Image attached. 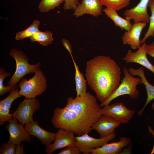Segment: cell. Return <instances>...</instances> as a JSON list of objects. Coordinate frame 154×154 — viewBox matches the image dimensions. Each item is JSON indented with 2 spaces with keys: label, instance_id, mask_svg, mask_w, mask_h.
I'll use <instances>...</instances> for the list:
<instances>
[{
  "label": "cell",
  "instance_id": "obj_16",
  "mask_svg": "<svg viewBox=\"0 0 154 154\" xmlns=\"http://www.w3.org/2000/svg\"><path fill=\"white\" fill-rule=\"evenodd\" d=\"M102 5L100 0H82L74 10L73 15L77 17L85 14L97 17L101 15Z\"/></svg>",
  "mask_w": 154,
  "mask_h": 154
},
{
  "label": "cell",
  "instance_id": "obj_13",
  "mask_svg": "<svg viewBox=\"0 0 154 154\" xmlns=\"http://www.w3.org/2000/svg\"><path fill=\"white\" fill-rule=\"evenodd\" d=\"M145 22L134 23L129 31H125L122 35L121 39L123 44L129 45L131 49H137L141 45L140 36L143 29L146 26Z\"/></svg>",
  "mask_w": 154,
  "mask_h": 154
},
{
  "label": "cell",
  "instance_id": "obj_18",
  "mask_svg": "<svg viewBox=\"0 0 154 154\" xmlns=\"http://www.w3.org/2000/svg\"><path fill=\"white\" fill-rule=\"evenodd\" d=\"M17 88L10 92L9 94L0 101V125H3L6 121H9L12 118L9 113L10 109L13 102L16 99L21 96L19 94Z\"/></svg>",
  "mask_w": 154,
  "mask_h": 154
},
{
  "label": "cell",
  "instance_id": "obj_34",
  "mask_svg": "<svg viewBox=\"0 0 154 154\" xmlns=\"http://www.w3.org/2000/svg\"><path fill=\"white\" fill-rule=\"evenodd\" d=\"M148 128H149V131L151 133H152V134L154 135L153 136H154V133L151 128L149 126ZM154 153V147H153V149L151 152V154H153Z\"/></svg>",
  "mask_w": 154,
  "mask_h": 154
},
{
  "label": "cell",
  "instance_id": "obj_30",
  "mask_svg": "<svg viewBox=\"0 0 154 154\" xmlns=\"http://www.w3.org/2000/svg\"><path fill=\"white\" fill-rule=\"evenodd\" d=\"M81 152L78 148L76 145L66 147L62 149L58 154H80Z\"/></svg>",
  "mask_w": 154,
  "mask_h": 154
},
{
  "label": "cell",
  "instance_id": "obj_9",
  "mask_svg": "<svg viewBox=\"0 0 154 154\" xmlns=\"http://www.w3.org/2000/svg\"><path fill=\"white\" fill-rule=\"evenodd\" d=\"M73 131L59 128L56 133L54 142L46 146V152L47 154H52L55 150L75 145L76 138Z\"/></svg>",
  "mask_w": 154,
  "mask_h": 154
},
{
  "label": "cell",
  "instance_id": "obj_28",
  "mask_svg": "<svg viewBox=\"0 0 154 154\" xmlns=\"http://www.w3.org/2000/svg\"><path fill=\"white\" fill-rule=\"evenodd\" d=\"M16 145L8 142L3 143L0 147V154H15Z\"/></svg>",
  "mask_w": 154,
  "mask_h": 154
},
{
  "label": "cell",
  "instance_id": "obj_6",
  "mask_svg": "<svg viewBox=\"0 0 154 154\" xmlns=\"http://www.w3.org/2000/svg\"><path fill=\"white\" fill-rule=\"evenodd\" d=\"M40 104L38 99L26 98L20 102L16 110L11 114L12 117L17 119L22 125L34 121L33 115L40 108Z\"/></svg>",
  "mask_w": 154,
  "mask_h": 154
},
{
  "label": "cell",
  "instance_id": "obj_29",
  "mask_svg": "<svg viewBox=\"0 0 154 154\" xmlns=\"http://www.w3.org/2000/svg\"><path fill=\"white\" fill-rule=\"evenodd\" d=\"M79 0H64L63 9L67 10H74L80 4Z\"/></svg>",
  "mask_w": 154,
  "mask_h": 154
},
{
  "label": "cell",
  "instance_id": "obj_19",
  "mask_svg": "<svg viewBox=\"0 0 154 154\" xmlns=\"http://www.w3.org/2000/svg\"><path fill=\"white\" fill-rule=\"evenodd\" d=\"M128 70L129 73L132 76H139L141 79V84H143L145 87L147 92V98L144 106L137 113L138 116L142 115L145 108L149 103L154 99V86L151 84L147 81L145 74L144 69L141 67L135 69L129 67Z\"/></svg>",
  "mask_w": 154,
  "mask_h": 154
},
{
  "label": "cell",
  "instance_id": "obj_8",
  "mask_svg": "<svg viewBox=\"0 0 154 154\" xmlns=\"http://www.w3.org/2000/svg\"><path fill=\"white\" fill-rule=\"evenodd\" d=\"M116 135L114 133L103 138H96L86 133L75 137V145L79 149L81 153L84 154L90 153L91 150L94 148L101 147L114 139Z\"/></svg>",
  "mask_w": 154,
  "mask_h": 154
},
{
  "label": "cell",
  "instance_id": "obj_21",
  "mask_svg": "<svg viewBox=\"0 0 154 154\" xmlns=\"http://www.w3.org/2000/svg\"><path fill=\"white\" fill-rule=\"evenodd\" d=\"M75 69V80L76 84V90L77 96L84 95L86 92V80L80 71L78 66L75 62L73 56H71Z\"/></svg>",
  "mask_w": 154,
  "mask_h": 154
},
{
  "label": "cell",
  "instance_id": "obj_24",
  "mask_svg": "<svg viewBox=\"0 0 154 154\" xmlns=\"http://www.w3.org/2000/svg\"><path fill=\"white\" fill-rule=\"evenodd\" d=\"M107 8L119 11L128 6L131 0H100Z\"/></svg>",
  "mask_w": 154,
  "mask_h": 154
},
{
  "label": "cell",
  "instance_id": "obj_10",
  "mask_svg": "<svg viewBox=\"0 0 154 154\" xmlns=\"http://www.w3.org/2000/svg\"><path fill=\"white\" fill-rule=\"evenodd\" d=\"M8 121L5 126L9 134L8 142L17 145L22 141H32L30 135L23 125L18 123L17 119L12 117Z\"/></svg>",
  "mask_w": 154,
  "mask_h": 154
},
{
  "label": "cell",
  "instance_id": "obj_22",
  "mask_svg": "<svg viewBox=\"0 0 154 154\" xmlns=\"http://www.w3.org/2000/svg\"><path fill=\"white\" fill-rule=\"evenodd\" d=\"M29 38L31 42H37L44 46L51 44L54 40L52 33L48 31L44 32L39 31Z\"/></svg>",
  "mask_w": 154,
  "mask_h": 154
},
{
  "label": "cell",
  "instance_id": "obj_11",
  "mask_svg": "<svg viewBox=\"0 0 154 154\" xmlns=\"http://www.w3.org/2000/svg\"><path fill=\"white\" fill-rule=\"evenodd\" d=\"M146 45L145 43L142 44L134 52L131 49H128L123 59L126 64L134 63L139 64L154 74V66L149 61L147 56Z\"/></svg>",
  "mask_w": 154,
  "mask_h": 154
},
{
  "label": "cell",
  "instance_id": "obj_33",
  "mask_svg": "<svg viewBox=\"0 0 154 154\" xmlns=\"http://www.w3.org/2000/svg\"><path fill=\"white\" fill-rule=\"evenodd\" d=\"M25 154L23 144H18L16 145L15 154Z\"/></svg>",
  "mask_w": 154,
  "mask_h": 154
},
{
  "label": "cell",
  "instance_id": "obj_27",
  "mask_svg": "<svg viewBox=\"0 0 154 154\" xmlns=\"http://www.w3.org/2000/svg\"><path fill=\"white\" fill-rule=\"evenodd\" d=\"M64 0H41L38 8L41 13H46L54 9L64 1Z\"/></svg>",
  "mask_w": 154,
  "mask_h": 154
},
{
  "label": "cell",
  "instance_id": "obj_5",
  "mask_svg": "<svg viewBox=\"0 0 154 154\" xmlns=\"http://www.w3.org/2000/svg\"><path fill=\"white\" fill-rule=\"evenodd\" d=\"M9 55L15 60L16 63L15 72L8 82L7 86H14L27 74L35 73L40 69L41 64L38 62L31 64L29 59L22 51L15 48L11 50Z\"/></svg>",
  "mask_w": 154,
  "mask_h": 154
},
{
  "label": "cell",
  "instance_id": "obj_26",
  "mask_svg": "<svg viewBox=\"0 0 154 154\" xmlns=\"http://www.w3.org/2000/svg\"><path fill=\"white\" fill-rule=\"evenodd\" d=\"M148 6L150 9L151 15L148 30L143 38L141 40V44L145 43L146 39L150 36L154 37V0H150Z\"/></svg>",
  "mask_w": 154,
  "mask_h": 154
},
{
  "label": "cell",
  "instance_id": "obj_12",
  "mask_svg": "<svg viewBox=\"0 0 154 154\" xmlns=\"http://www.w3.org/2000/svg\"><path fill=\"white\" fill-rule=\"evenodd\" d=\"M150 0H141L137 5L131 9H126L123 13L125 18L134 23L149 22L150 17L147 11V8Z\"/></svg>",
  "mask_w": 154,
  "mask_h": 154
},
{
  "label": "cell",
  "instance_id": "obj_32",
  "mask_svg": "<svg viewBox=\"0 0 154 154\" xmlns=\"http://www.w3.org/2000/svg\"><path fill=\"white\" fill-rule=\"evenodd\" d=\"M62 42L63 45L69 52L71 56H72V46L69 41L63 38L62 40Z\"/></svg>",
  "mask_w": 154,
  "mask_h": 154
},
{
  "label": "cell",
  "instance_id": "obj_14",
  "mask_svg": "<svg viewBox=\"0 0 154 154\" xmlns=\"http://www.w3.org/2000/svg\"><path fill=\"white\" fill-rule=\"evenodd\" d=\"M120 124L109 116L102 115L98 120L92 126V129L96 130L100 138L107 137L114 133Z\"/></svg>",
  "mask_w": 154,
  "mask_h": 154
},
{
  "label": "cell",
  "instance_id": "obj_1",
  "mask_svg": "<svg viewBox=\"0 0 154 154\" xmlns=\"http://www.w3.org/2000/svg\"><path fill=\"white\" fill-rule=\"evenodd\" d=\"M102 115L97 98L88 92L74 98H68L65 107L54 109L51 121L56 128L71 131L80 136L91 132L92 125Z\"/></svg>",
  "mask_w": 154,
  "mask_h": 154
},
{
  "label": "cell",
  "instance_id": "obj_17",
  "mask_svg": "<svg viewBox=\"0 0 154 154\" xmlns=\"http://www.w3.org/2000/svg\"><path fill=\"white\" fill-rule=\"evenodd\" d=\"M131 140L129 137H123L117 142L107 143L102 147L92 149V154H115L120 151L124 148L131 143Z\"/></svg>",
  "mask_w": 154,
  "mask_h": 154
},
{
  "label": "cell",
  "instance_id": "obj_20",
  "mask_svg": "<svg viewBox=\"0 0 154 154\" xmlns=\"http://www.w3.org/2000/svg\"><path fill=\"white\" fill-rule=\"evenodd\" d=\"M103 11L109 18L114 22L115 25L125 31H129L132 28L133 24L130 21L124 19L120 16L116 10L106 8Z\"/></svg>",
  "mask_w": 154,
  "mask_h": 154
},
{
  "label": "cell",
  "instance_id": "obj_25",
  "mask_svg": "<svg viewBox=\"0 0 154 154\" xmlns=\"http://www.w3.org/2000/svg\"><path fill=\"white\" fill-rule=\"evenodd\" d=\"M10 72H7L4 68H0V96H2L8 92H11L18 88V86L16 84L14 86H6L3 85L5 79L11 75Z\"/></svg>",
  "mask_w": 154,
  "mask_h": 154
},
{
  "label": "cell",
  "instance_id": "obj_35",
  "mask_svg": "<svg viewBox=\"0 0 154 154\" xmlns=\"http://www.w3.org/2000/svg\"><path fill=\"white\" fill-rule=\"evenodd\" d=\"M151 108L153 110H154V102L152 104Z\"/></svg>",
  "mask_w": 154,
  "mask_h": 154
},
{
  "label": "cell",
  "instance_id": "obj_2",
  "mask_svg": "<svg viewBox=\"0 0 154 154\" xmlns=\"http://www.w3.org/2000/svg\"><path fill=\"white\" fill-rule=\"evenodd\" d=\"M121 75L120 67L109 56L99 55L86 62L85 76L88 84L101 103L117 89Z\"/></svg>",
  "mask_w": 154,
  "mask_h": 154
},
{
  "label": "cell",
  "instance_id": "obj_23",
  "mask_svg": "<svg viewBox=\"0 0 154 154\" xmlns=\"http://www.w3.org/2000/svg\"><path fill=\"white\" fill-rule=\"evenodd\" d=\"M40 25V22L37 19H35L26 29L17 33L15 39L17 40H19L26 38H30L39 31L38 27Z\"/></svg>",
  "mask_w": 154,
  "mask_h": 154
},
{
  "label": "cell",
  "instance_id": "obj_31",
  "mask_svg": "<svg viewBox=\"0 0 154 154\" xmlns=\"http://www.w3.org/2000/svg\"><path fill=\"white\" fill-rule=\"evenodd\" d=\"M146 49L147 54L154 58V42L153 41L150 44H146Z\"/></svg>",
  "mask_w": 154,
  "mask_h": 154
},
{
  "label": "cell",
  "instance_id": "obj_7",
  "mask_svg": "<svg viewBox=\"0 0 154 154\" xmlns=\"http://www.w3.org/2000/svg\"><path fill=\"white\" fill-rule=\"evenodd\" d=\"M102 115L112 117L120 124L128 123L136 113L135 110L127 108L122 102L116 103L102 108Z\"/></svg>",
  "mask_w": 154,
  "mask_h": 154
},
{
  "label": "cell",
  "instance_id": "obj_15",
  "mask_svg": "<svg viewBox=\"0 0 154 154\" xmlns=\"http://www.w3.org/2000/svg\"><path fill=\"white\" fill-rule=\"evenodd\" d=\"M25 128L30 135L36 137L46 146L51 144L55 139L56 133L44 129L37 121H34L26 124Z\"/></svg>",
  "mask_w": 154,
  "mask_h": 154
},
{
  "label": "cell",
  "instance_id": "obj_3",
  "mask_svg": "<svg viewBox=\"0 0 154 154\" xmlns=\"http://www.w3.org/2000/svg\"><path fill=\"white\" fill-rule=\"evenodd\" d=\"M123 71L124 76L122 78L121 83L107 100L101 103L100 106L101 108L109 104L113 100L121 96L128 95L133 100L137 99L139 96L140 92L137 89V86L141 84V78L140 77H133L126 67L123 68Z\"/></svg>",
  "mask_w": 154,
  "mask_h": 154
},
{
  "label": "cell",
  "instance_id": "obj_4",
  "mask_svg": "<svg viewBox=\"0 0 154 154\" xmlns=\"http://www.w3.org/2000/svg\"><path fill=\"white\" fill-rule=\"evenodd\" d=\"M19 94L26 98H34L41 95L46 90L47 80L40 69L35 73L34 76L29 79L23 78L20 81Z\"/></svg>",
  "mask_w": 154,
  "mask_h": 154
}]
</instances>
